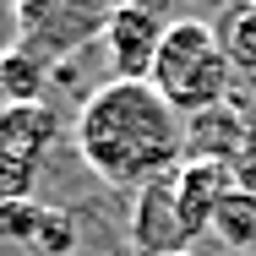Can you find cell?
<instances>
[{
    "label": "cell",
    "mask_w": 256,
    "mask_h": 256,
    "mask_svg": "<svg viewBox=\"0 0 256 256\" xmlns=\"http://www.w3.org/2000/svg\"><path fill=\"white\" fill-rule=\"evenodd\" d=\"M71 142L104 186L131 196L191 158L186 114L142 76H109L104 88H93L76 109Z\"/></svg>",
    "instance_id": "6da1fadb"
},
{
    "label": "cell",
    "mask_w": 256,
    "mask_h": 256,
    "mask_svg": "<svg viewBox=\"0 0 256 256\" xmlns=\"http://www.w3.org/2000/svg\"><path fill=\"white\" fill-rule=\"evenodd\" d=\"M148 82L191 120L202 109L229 104L234 60H229V50H224V38H218L212 22H202V16H174L169 33H164V44H158V60H153V76Z\"/></svg>",
    "instance_id": "7a4b0ae2"
},
{
    "label": "cell",
    "mask_w": 256,
    "mask_h": 256,
    "mask_svg": "<svg viewBox=\"0 0 256 256\" xmlns=\"http://www.w3.org/2000/svg\"><path fill=\"white\" fill-rule=\"evenodd\" d=\"M54 131H60V114L50 104H0V207L33 196Z\"/></svg>",
    "instance_id": "3957f363"
},
{
    "label": "cell",
    "mask_w": 256,
    "mask_h": 256,
    "mask_svg": "<svg viewBox=\"0 0 256 256\" xmlns=\"http://www.w3.org/2000/svg\"><path fill=\"white\" fill-rule=\"evenodd\" d=\"M191 240L196 234H191L186 207H180V169L131 196V246H136V256H180V251H191Z\"/></svg>",
    "instance_id": "277c9868"
},
{
    "label": "cell",
    "mask_w": 256,
    "mask_h": 256,
    "mask_svg": "<svg viewBox=\"0 0 256 256\" xmlns=\"http://www.w3.org/2000/svg\"><path fill=\"white\" fill-rule=\"evenodd\" d=\"M164 33H169V22L158 16L153 6H114L104 16V50H109L114 76H142L148 82Z\"/></svg>",
    "instance_id": "5b68a950"
},
{
    "label": "cell",
    "mask_w": 256,
    "mask_h": 256,
    "mask_svg": "<svg viewBox=\"0 0 256 256\" xmlns=\"http://www.w3.org/2000/svg\"><path fill=\"white\" fill-rule=\"evenodd\" d=\"M0 234L33 246L44 256H71L76 251V218L60 212V207H44V202H6L0 207Z\"/></svg>",
    "instance_id": "8992f818"
},
{
    "label": "cell",
    "mask_w": 256,
    "mask_h": 256,
    "mask_svg": "<svg viewBox=\"0 0 256 256\" xmlns=\"http://www.w3.org/2000/svg\"><path fill=\"white\" fill-rule=\"evenodd\" d=\"M186 148L191 158H218V164H234L246 148V120L234 114V104H218L186 120Z\"/></svg>",
    "instance_id": "52a82bcc"
},
{
    "label": "cell",
    "mask_w": 256,
    "mask_h": 256,
    "mask_svg": "<svg viewBox=\"0 0 256 256\" xmlns=\"http://www.w3.org/2000/svg\"><path fill=\"white\" fill-rule=\"evenodd\" d=\"M207 234H218L229 251H251V246H256V191H251V186H234V191L218 202Z\"/></svg>",
    "instance_id": "ba28073f"
},
{
    "label": "cell",
    "mask_w": 256,
    "mask_h": 256,
    "mask_svg": "<svg viewBox=\"0 0 256 256\" xmlns=\"http://www.w3.org/2000/svg\"><path fill=\"white\" fill-rule=\"evenodd\" d=\"M212 28H218L224 50L234 60V71H251L256 76V0H229Z\"/></svg>",
    "instance_id": "9c48e42d"
},
{
    "label": "cell",
    "mask_w": 256,
    "mask_h": 256,
    "mask_svg": "<svg viewBox=\"0 0 256 256\" xmlns=\"http://www.w3.org/2000/svg\"><path fill=\"white\" fill-rule=\"evenodd\" d=\"M180 256H191V251H180Z\"/></svg>",
    "instance_id": "30bf717a"
}]
</instances>
